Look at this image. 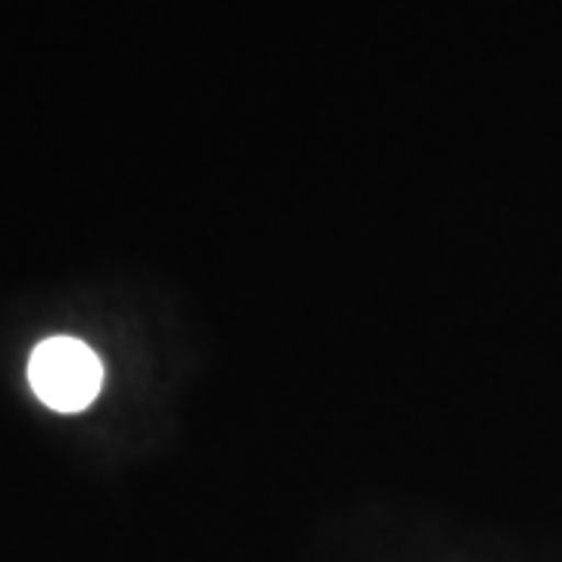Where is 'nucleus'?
<instances>
[{
  "mask_svg": "<svg viewBox=\"0 0 562 562\" xmlns=\"http://www.w3.org/2000/svg\"><path fill=\"white\" fill-rule=\"evenodd\" d=\"M29 384L54 413H81L101 394L103 362L79 338H47L29 357Z\"/></svg>",
  "mask_w": 562,
  "mask_h": 562,
  "instance_id": "f257e3e1",
  "label": "nucleus"
}]
</instances>
